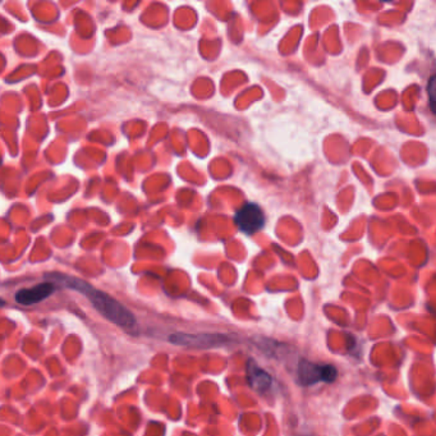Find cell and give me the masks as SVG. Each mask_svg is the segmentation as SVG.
Listing matches in <instances>:
<instances>
[{
	"instance_id": "6da1fadb",
	"label": "cell",
	"mask_w": 436,
	"mask_h": 436,
	"mask_svg": "<svg viewBox=\"0 0 436 436\" xmlns=\"http://www.w3.org/2000/svg\"><path fill=\"white\" fill-rule=\"evenodd\" d=\"M49 278L64 287L82 293L91 302V305L94 306L104 318L112 321L113 324L118 325L119 328L125 329L130 334H137V320L135 318V315L125 306L119 303L117 299L90 286L86 281L77 279L75 276L51 274Z\"/></svg>"
},
{
	"instance_id": "7a4b0ae2",
	"label": "cell",
	"mask_w": 436,
	"mask_h": 436,
	"mask_svg": "<svg viewBox=\"0 0 436 436\" xmlns=\"http://www.w3.org/2000/svg\"><path fill=\"white\" fill-rule=\"evenodd\" d=\"M297 376L302 385H312L318 381L333 383L337 379L338 371L337 368L331 365H318L302 360L299 363Z\"/></svg>"
},
{
	"instance_id": "3957f363",
	"label": "cell",
	"mask_w": 436,
	"mask_h": 436,
	"mask_svg": "<svg viewBox=\"0 0 436 436\" xmlns=\"http://www.w3.org/2000/svg\"><path fill=\"white\" fill-rule=\"evenodd\" d=\"M169 342L188 347V348H214L228 342V337L224 334H212V333H199V334H187V333H175L169 337Z\"/></svg>"
},
{
	"instance_id": "277c9868",
	"label": "cell",
	"mask_w": 436,
	"mask_h": 436,
	"mask_svg": "<svg viewBox=\"0 0 436 436\" xmlns=\"http://www.w3.org/2000/svg\"><path fill=\"white\" fill-rule=\"evenodd\" d=\"M236 224L239 231H242L246 234H254L256 232L260 231L265 224V217L260 206L256 204H246L236 212Z\"/></svg>"
},
{
	"instance_id": "5b68a950",
	"label": "cell",
	"mask_w": 436,
	"mask_h": 436,
	"mask_svg": "<svg viewBox=\"0 0 436 436\" xmlns=\"http://www.w3.org/2000/svg\"><path fill=\"white\" fill-rule=\"evenodd\" d=\"M56 291L53 281H45L35 287L25 288L16 293V301L19 305L31 306L50 297Z\"/></svg>"
},
{
	"instance_id": "8992f818",
	"label": "cell",
	"mask_w": 436,
	"mask_h": 436,
	"mask_svg": "<svg viewBox=\"0 0 436 436\" xmlns=\"http://www.w3.org/2000/svg\"><path fill=\"white\" fill-rule=\"evenodd\" d=\"M247 380L249 387L259 393L266 392L271 385V376L252 360L247 363Z\"/></svg>"
},
{
	"instance_id": "52a82bcc",
	"label": "cell",
	"mask_w": 436,
	"mask_h": 436,
	"mask_svg": "<svg viewBox=\"0 0 436 436\" xmlns=\"http://www.w3.org/2000/svg\"><path fill=\"white\" fill-rule=\"evenodd\" d=\"M427 93H429L431 110L436 115V76L431 77L429 86H427Z\"/></svg>"
}]
</instances>
